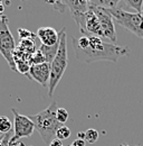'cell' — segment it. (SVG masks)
Here are the masks:
<instances>
[{
    "label": "cell",
    "instance_id": "44dd1931",
    "mask_svg": "<svg viewBox=\"0 0 143 146\" xmlns=\"http://www.w3.org/2000/svg\"><path fill=\"white\" fill-rule=\"evenodd\" d=\"M18 35H19L20 39H31V40H34L37 38V35H35L34 33H31L28 29H25V28H18Z\"/></svg>",
    "mask_w": 143,
    "mask_h": 146
},
{
    "label": "cell",
    "instance_id": "d6986e66",
    "mask_svg": "<svg viewBox=\"0 0 143 146\" xmlns=\"http://www.w3.org/2000/svg\"><path fill=\"white\" fill-rule=\"evenodd\" d=\"M56 117H57V120H58L62 125H64V124L68 120L70 115H68V111L65 109V108H57Z\"/></svg>",
    "mask_w": 143,
    "mask_h": 146
},
{
    "label": "cell",
    "instance_id": "5b68a950",
    "mask_svg": "<svg viewBox=\"0 0 143 146\" xmlns=\"http://www.w3.org/2000/svg\"><path fill=\"white\" fill-rule=\"evenodd\" d=\"M8 24H9V19L6 15L0 16V54L7 61L9 68L12 71H16L14 53L17 48V45L9 29Z\"/></svg>",
    "mask_w": 143,
    "mask_h": 146
},
{
    "label": "cell",
    "instance_id": "f1b7e54d",
    "mask_svg": "<svg viewBox=\"0 0 143 146\" xmlns=\"http://www.w3.org/2000/svg\"><path fill=\"white\" fill-rule=\"evenodd\" d=\"M141 15H142V17H143V9H142V13H141Z\"/></svg>",
    "mask_w": 143,
    "mask_h": 146
},
{
    "label": "cell",
    "instance_id": "30bf717a",
    "mask_svg": "<svg viewBox=\"0 0 143 146\" xmlns=\"http://www.w3.org/2000/svg\"><path fill=\"white\" fill-rule=\"evenodd\" d=\"M64 3L71 10L73 17L83 15L89 11V1L85 0H64Z\"/></svg>",
    "mask_w": 143,
    "mask_h": 146
},
{
    "label": "cell",
    "instance_id": "9a60e30c",
    "mask_svg": "<svg viewBox=\"0 0 143 146\" xmlns=\"http://www.w3.org/2000/svg\"><path fill=\"white\" fill-rule=\"evenodd\" d=\"M98 137H100L98 131H97L96 129L89 128V129H87V130L85 131V138H84V141H85V143L94 144V143H96V142H97Z\"/></svg>",
    "mask_w": 143,
    "mask_h": 146
},
{
    "label": "cell",
    "instance_id": "e0dca14e",
    "mask_svg": "<svg viewBox=\"0 0 143 146\" xmlns=\"http://www.w3.org/2000/svg\"><path fill=\"white\" fill-rule=\"evenodd\" d=\"M70 136H71V129L67 127V126H65V125L60 126V127L57 129V131H56V138L59 139V141L68 139Z\"/></svg>",
    "mask_w": 143,
    "mask_h": 146
},
{
    "label": "cell",
    "instance_id": "484cf974",
    "mask_svg": "<svg viewBox=\"0 0 143 146\" xmlns=\"http://www.w3.org/2000/svg\"><path fill=\"white\" fill-rule=\"evenodd\" d=\"M48 146H64V145H63L62 141H59V139L55 138V139H53V141L51 142V144H49Z\"/></svg>",
    "mask_w": 143,
    "mask_h": 146
},
{
    "label": "cell",
    "instance_id": "5bb4252c",
    "mask_svg": "<svg viewBox=\"0 0 143 146\" xmlns=\"http://www.w3.org/2000/svg\"><path fill=\"white\" fill-rule=\"evenodd\" d=\"M15 65H16V71H18L21 74H25L28 76L29 70H30V63L28 61H24V60H18L15 61Z\"/></svg>",
    "mask_w": 143,
    "mask_h": 146
},
{
    "label": "cell",
    "instance_id": "8992f818",
    "mask_svg": "<svg viewBox=\"0 0 143 146\" xmlns=\"http://www.w3.org/2000/svg\"><path fill=\"white\" fill-rule=\"evenodd\" d=\"M89 8L95 14V16L97 17L101 27H102V32H103V36L110 39L113 44L116 42L117 37H116V32H115V26H114V20L112 15L108 13V10L105 8H101L97 6H94L89 2Z\"/></svg>",
    "mask_w": 143,
    "mask_h": 146
},
{
    "label": "cell",
    "instance_id": "ba28073f",
    "mask_svg": "<svg viewBox=\"0 0 143 146\" xmlns=\"http://www.w3.org/2000/svg\"><path fill=\"white\" fill-rule=\"evenodd\" d=\"M49 78H51V64L48 63H43L39 65H31L28 79L35 80L39 84H41L45 88H48L49 83Z\"/></svg>",
    "mask_w": 143,
    "mask_h": 146
},
{
    "label": "cell",
    "instance_id": "3957f363",
    "mask_svg": "<svg viewBox=\"0 0 143 146\" xmlns=\"http://www.w3.org/2000/svg\"><path fill=\"white\" fill-rule=\"evenodd\" d=\"M67 35H66V29L63 28L59 32V46L57 54L51 63V78H49V83H48V96L52 98L54 91L59 83L60 79L63 78L64 73L67 69L68 65V55H67Z\"/></svg>",
    "mask_w": 143,
    "mask_h": 146
},
{
    "label": "cell",
    "instance_id": "4316f807",
    "mask_svg": "<svg viewBox=\"0 0 143 146\" xmlns=\"http://www.w3.org/2000/svg\"><path fill=\"white\" fill-rule=\"evenodd\" d=\"M77 138L84 141V138H85V131H79V133L77 134Z\"/></svg>",
    "mask_w": 143,
    "mask_h": 146
},
{
    "label": "cell",
    "instance_id": "52a82bcc",
    "mask_svg": "<svg viewBox=\"0 0 143 146\" xmlns=\"http://www.w3.org/2000/svg\"><path fill=\"white\" fill-rule=\"evenodd\" d=\"M14 113V135L12 139H20L22 137H30L35 130V125L29 116L19 113L15 108H11Z\"/></svg>",
    "mask_w": 143,
    "mask_h": 146
},
{
    "label": "cell",
    "instance_id": "7402d4cb",
    "mask_svg": "<svg viewBox=\"0 0 143 146\" xmlns=\"http://www.w3.org/2000/svg\"><path fill=\"white\" fill-rule=\"evenodd\" d=\"M47 3L54 6L55 10L58 11V13H60V14H63L65 11V9H66V6H65L64 1H47Z\"/></svg>",
    "mask_w": 143,
    "mask_h": 146
},
{
    "label": "cell",
    "instance_id": "9c48e42d",
    "mask_svg": "<svg viewBox=\"0 0 143 146\" xmlns=\"http://www.w3.org/2000/svg\"><path fill=\"white\" fill-rule=\"evenodd\" d=\"M36 35L45 46H55L59 43V33L53 27H40Z\"/></svg>",
    "mask_w": 143,
    "mask_h": 146
},
{
    "label": "cell",
    "instance_id": "cb8c5ba5",
    "mask_svg": "<svg viewBox=\"0 0 143 146\" xmlns=\"http://www.w3.org/2000/svg\"><path fill=\"white\" fill-rule=\"evenodd\" d=\"M9 146H26V144L24 142H21L20 139H10L9 142Z\"/></svg>",
    "mask_w": 143,
    "mask_h": 146
},
{
    "label": "cell",
    "instance_id": "7a4b0ae2",
    "mask_svg": "<svg viewBox=\"0 0 143 146\" xmlns=\"http://www.w3.org/2000/svg\"><path fill=\"white\" fill-rule=\"evenodd\" d=\"M56 111H57V104L56 101H53L46 109L29 116V118L33 120L35 125V129L38 131L45 144L47 145H49L51 142L56 138L57 129L63 126L57 120Z\"/></svg>",
    "mask_w": 143,
    "mask_h": 146
},
{
    "label": "cell",
    "instance_id": "ffe728a7",
    "mask_svg": "<svg viewBox=\"0 0 143 146\" xmlns=\"http://www.w3.org/2000/svg\"><path fill=\"white\" fill-rule=\"evenodd\" d=\"M124 3L126 6L135 9V11L138 14H141L142 13V5H143V0H125Z\"/></svg>",
    "mask_w": 143,
    "mask_h": 146
},
{
    "label": "cell",
    "instance_id": "ac0fdd59",
    "mask_svg": "<svg viewBox=\"0 0 143 146\" xmlns=\"http://www.w3.org/2000/svg\"><path fill=\"white\" fill-rule=\"evenodd\" d=\"M11 129H12V125H11L10 120L8 119V117L0 116V133L7 134V133L11 131Z\"/></svg>",
    "mask_w": 143,
    "mask_h": 146
},
{
    "label": "cell",
    "instance_id": "603a6c76",
    "mask_svg": "<svg viewBox=\"0 0 143 146\" xmlns=\"http://www.w3.org/2000/svg\"><path fill=\"white\" fill-rule=\"evenodd\" d=\"M12 134H14V130L7 133V134H3L2 135V142H1V145L0 146H9V142L12 137Z\"/></svg>",
    "mask_w": 143,
    "mask_h": 146
},
{
    "label": "cell",
    "instance_id": "d4e9b609",
    "mask_svg": "<svg viewBox=\"0 0 143 146\" xmlns=\"http://www.w3.org/2000/svg\"><path fill=\"white\" fill-rule=\"evenodd\" d=\"M85 141H83V139H78V138H76L73 143L71 144V146H85Z\"/></svg>",
    "mask_w": 143,
    "mask_h": 146
},
{
    "label": "cell",
    "instance_id": "6da1fadb",
    "mask_svg": "<svg viewBox=\"0 0 143 146\" xmlns=\"http://www.w3.org/2000/svg\"><path fill=\"white\" fill-rule=\"evenodd\" d=\"M72 43L76 58L82 63H92L94 61H111L116 63L120 57L130 55L127 47L106 43L97 36L72 37Z\"/></svg>",
    "mask_w": 143,
    "mask_h": 146
},
{
    "label": "cell",
    "instance_id": "4fadbf2b",
    "mask_svg": "<svg viewBox=\"0 0 143 146\" xmlns=\"http://www.w3.org/2000/svg\"><path fill=\"white\" fill-rule=\"evenodd\" d=\"M89 3L101 7V8H105V9H114L117 8L119 5L121 3V1L119 0H91L89 1Z\"/></svg>",
    "mask_w": 143,
    "mask_h": 146
},
{
    "label": "cell",
    "instance_id": "277c9868",
    "mask_svg": "<svg viewBox=\"0 0 143 146\" xmlns=\"http://www.w3.org/2000/svg\"><path fill=\"white\" fill-rule=\"evenodd\" d=\"M107 10L112 15L113 20L116 24L121 25L135 36L143 39V17L141 14L125 11L121 7L114 9H107Z\"/></svg>",
    "mask_w": 143,
    "mask_h": 146
},
{
    "label": "cell",
    "instance_id": "83f0119b",
    "mask_svg": "<svg viewBox=\"0 0 143 146\" xmlns=\"http://www.w3.org/2000/svg\"><path fill=\"white\" fill-rule=\"evenodd\" d=\"M3 11H5V6H3V3L0 1V16L3 15Z\"/></svg>",
    "mask_w": 143,
    "mask_h": 146
},
{
    "label": "cell",
    "instance_id": "8fae6325",
    "mask_svg": "<svg viewBox=\"0 0 143 146\" xmlns=\"http://www.w3.org/2000/svg\"><path fill=\"white\" fill-rule=\"evenodd\" d=\"M58 46H59V43L55 46H45V45H40L39 46V50L41 51V53L44 55V58H45V62L51 64L53 62V60L55 58V56L57 54V51H58Z\"/></svg>",
    "mask_w": 143,
    "mask_h": 146
},
{
    "label": "cell",
    "instance_id": "7c38bea8",
    "mask_svg": "<svg viewBox=\"0 0 143 146\" xmlns=\"http://www.w3.org/2000/svg\"><path fill=\"white\" fill-rule=\"evenodd\" d=\"M17 48L28 55L35 53L37 50L35 46V40H31V39H20V43L17 46Z\"/></svg>",
    "mask_w": 143,
    "mask_h": 146
},
{
    "label": "cell",
    "instance_id": "2e32d148",
    "mask_svg": "<svg viewBox=\"0 0 143 146\" xmlns=\"http://www.w3.org/2000/svg\"><path fill=\"white\" fill-rule=\"evenodd\" d=\"M29 63L30 65H39V64H43L45 63V58H44V55L41 53V51L39 48L36 50L35 53L30 55V58H29Z\"/></svg>",
    "mask_w": 143,
    "mask_h": 146
}]
</instances>
